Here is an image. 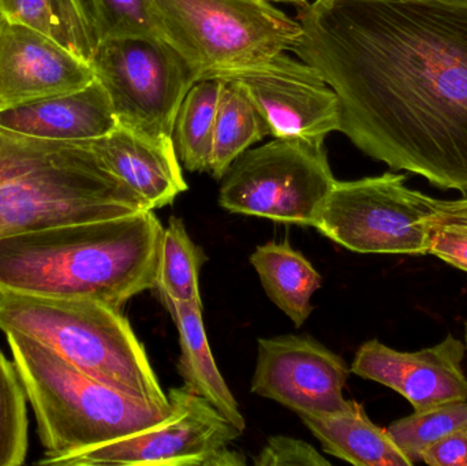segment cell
I'll return each mask as SVG.
<instances>
[{
  "label": "cell",
  "instance_id": "6da1fadb",
  "mask_svg": "<svg viewBox=\"0 0 467 466\" xmlns=\"http://www.w3.org/2000/svg\"><path fill=\"white\" fill-rule=\"evenodd\" d=\"M291 52L337 92L340 131L395 171L467 196V2L315 0Z\"/></svg>",
  "mask_w": 467,
  "mask_h": 466
},
{
  "label": "cell",
  "instance_id": "7a4b0ae2",
  "mask_svg": "<svg viewBox=\"0 0 467 466\" xmlns=\"http://www.w3.org/2000/svg\"><path fill=\"white\" fill-rule=\"evenodd\" d=\"M163 226L153 211L0 238V295L122 309L156 289Z\"/></svg>",
  "mask_w": 467,
  "mask_h": 466
},
{
  "label": "cell",
  "instance_id": "3957f363",
  "mask_svg": "<svg viewBox=\"0 0 467 466\" xmlns=\"http://www.w3.org/2000/svg\"><path fill=\"white\" fill-rule=\"evenodd\" d=\"M152 211L90 142L37 139L0 126V238Z\"/></svg>",
  "mask_w": 467,
  "mask_h": 466
},
{
  "label": "cell",
  "instance_id": "277c9868",
  "mask_svg": "<svg viewBox=\"0 0 467 466\" xmlns=\"http://www.w3.org/2000/svg\"><path fill=\"white\" fill-rule=\"evenodd\" d=\"M8 347L35 409L44 459L55 461L158 426L172 413L115 390L66 363L40 342L8 331Z\"/></svg>",
  "mask_w": 467,
  "mask_h": 466
},
{
  "label": "cell",
  "instance_id": "5b68a950",
  "mask_svg": "<svg viewBox=\"0 0 467 466\" xmlns=\"http://www.w3.org/2000/svg\"><path fill=\"white\" fill-rule=\"evenodd\" d=\"M0 330L40 342L88 377L153 407L169 397L120 309L90 300L0 295Z\"/></svg>",
  "mask_w": 467,
  "mask_h": 466
},
{
  "label": "cell",
  "instance_id": "8992f818",
  "mask_svg": "<svg viewBox=\"0 0 467 466\" xmlns=\"http://www.w3.org/2000/svg\"><path fill=\"white\" fill-rule=\"evenodd\" d=\"M152 5L164 40L199 81L291 51L301 37L299 22L268 0H152Z\"/></svg>",
  "mask_w": 467,
  "mask_h": 466
},
{
  "label": "cell",
  "instance_id": "52a82bcc",
  "mask_svg": "<svg viewBox=\"0 0 467 466\" xmlns=\"http://www.w3.org/2000/svg\"><path fill=\"white\" fill-rule=\"evenodd\" d=\"M405 181L394 172L337 181L312 227L357 254H430L433 233L460 200L433 199Z\"/></svg>",
  "mask_w": 467,
  "mask_h": 466
},
{
  "label": "cell",
  "instance_id": "ba28073f",
  "mask_svg": "<svg viewBox=\"0 0 467 466\" xmlns=\"http://www.w3.org/2000/svg\"><path fill=\"white\" fill-rule=\"evenodd\" d=\"M221 181L219 204L229 212L310 227L337 182L324 141L299 139L244 150Z\"/></svg>",
  "mask_w": 467,
  "mask_h": 466
},
{
  "label": "cell",
  "instance_id": "9c48e42d",
  "mask_svg": "<svg viewBox=\"0 0 467 466\" xmlns=\"http://www.w3.org/2000/svg\"><path fill=\"white\" fill-rule=\"evenodd\" d=\"M111 100L118 125L150 139H174L193 68L163 38L101 40L90 62Z\"/></svg>",
  "mask_w": 467,
  "mask_h": 466
},
{
  "label": "cell",
  "instance_id": "30bf717a",
  "mask_svg": "<svg viewBox=\"0 0 467 466\" xmlns=\"http://www.w3.org/2000/svg\"><path fill=\"white\" fill-rule=\"evenodd\" d=\"M172 413L158 426L63 457L62 466H242L230 448L244 432L185 388L169 393Z\"/></svg>",
  "mask_w": 467,
  "mask_h": 466
},
{
  "label": "cell",
  "instance_id": "8fae6325",
  "mask_svg": "<svg viewBox=\"0 0 467 466\" xmlns=\"http://www.w3.org/2000/svg\"><path fill=\"white\" fill-rule=\"evenodd\" d=\"M213 78L241 81L275 139L324 141L340 131V103L324 77L304 60L283 54Z\"/></svg>",
  "mask_w": 467,
  "mask_h": 466
},
{
  "label": "cell",
  "instance_id": "7c38bea8",
  "mask_svg": "<svg viewBox=\"0 0 467 466\" xmlns=\"http://www.w3.org/2000/svg\"><path fill=\"white\" fill-rule=\"evenodd\" d=\"M346 361L312 337L258 339L252 393L296 415H335L350 407L343 396Z\"/></svg>",
  "mask_w": 467,
  "mask_h": 466
},
{
  "label": "cell",
  "instance_id": "4fadbf2b",
  "mask_svg": "<svg viewBox=\"0 0 467 466\" xmlns=\"http://www.w3.org/2000/svg\"><path fill=\"white\" fill-rule=\"evenodd\" d=\"M465 353L466 345L452 336L414 353L398 352L372 339L359 347L350 371L397 391L410 402L414 412H420L447 402L467 401Z\"/></svg>",
  "mask_w": 467,
  "mask_h": 466
},
{
  "label": "cell",
  "instance_id": "5bb4252c",
  "mask_svg": "<svg viewBox=\"0 0 467 466\" xmlns=\"http://www.w3.org/2000/svg\"><path fill=\"white\" fill-rule=\"evenodd\" d=\"M95 78L89 63L40 32L3 18L0 109L74 92Z\"/></svg>",
  "mask_w": 467,
  "mask_h": 466
},
{
  "label": "cell",
  "instance_id": "9a60e30c",
  "mask_svg": "<svg viewBox=\"0 0 467 466\" xmlns=\"http://www.w3.org/2000/svg\"><path fill=\"white\" fill-rule=\"evenodd\" d=\"M0 126L52 141L92 142L118 122L106 88L95 78L74 92L0 109Z\"/></svg>",
  "mask_w": 467,
  "mask_h": 466
},
{
  "label": "cell",
  "instance_id": "2e32d148",
  "mask_svg": "<svg viewBox=\"0 0 467 466\" xmlns=\"http://www.w3.org/2000/svg\"><path fill=\"white\" fill-rule=\"evenodd\" d=\"M90 144L109 169L136 192L150 210L171 205L188 191L174 139H150L118 125Z\"/></svg>",
  "mask_w": 467,
  "mask_h": 466
},
{
  "label": "cell",
  "instance_id": "e0dca14e",
  "mask_svg": "<svg viewBox=\"0 0 467 466\" xmlns=\"http://www.w3.org/2000/svg\"><path fill=\"white\" fill-rule=\"evenodd\" d=\"M161 301L174 319L180 336L178 372L182 377L183 388L210 402L233 426L244 432L246 421L208 344L202 301L182 303L167 297H161Z\"/></svg>",
  "mask_w": 467,
  "mask_h": 466
},
{
  "label": "cell",
  "instance_id": "ac0fdd59",
  "mask_svg": "<svg viewBox=\"0 0 467 466\" xmlns=\"http://www.w3.org/2000/svg\"><path fill=\"white\" fill-rule=\"evenodd\" d=\"M324 451L356 466H413L387 429L376 426L358 402L335 415H298Z\"/></svg>",
  "mask_w": 467,
  "mask_h": 466
},
{
  "label": "cell",
  "instance_id": "d6986e66",
  "mask_svg": "<svg viewBox=\"0 0 467 466\" xmlns=\"http://www.w3.org/2000/svg\"><path fill=\"white\" fill-rule=\"evenodd\" d=\"M250 263L260 276L269 300L296 327H301L312 315V297L323 284L312 263L287 241H269L258 245L250 256Z\"/></svg>",
  "mask_w": 467,
  "mask_h": 466
},
{
  "label": "cell",
  "instance_id": "ffe728a7",
  "mask_svg": "<svg viewBox=\"0 0 467 466\" xmlns=\"http://www.w3.org/2000/svg\"><path fill=\"white\" fill-rule=\"evenodd\" d=\"M3 18L54 40L85 62H92L99 38L84 0H0Z\"/></svg>",
  "mask_w": 467,
  "mask_h": 466
},
{
  "label": "cell",
  "instance_id": "44dd1931",
  "mask_svg": "<svg viewBox=\"0 0 467 466\" xmlns=\"http://www.w3.org/2000/svg\"><path fill=\"white\" fill-rule=\"evenodd\" d=\"M221 82L213 155L208 170L218 181L244 150L269 136L268 123L246 87L234 78H222Z\"/></svg>",
  "mask_w": 467,
  "mask_h": 466
},
{
  "label": "cell",
  "instance_id": "7402d4cb",
  "mask_svg": "<svg viewBox=\"0 0 467 466\" xmlns=\"http://www.w3.org/2000/svg\"><path fill=\"white\" fill-rule=\"evenodd\" d=\"M221 85L218 78L202 79L192 87L181 104L174 142L178 158L188 171L210 170Z\"/></svg>",
  "mask_w": 467,
  "mask_h": 466
},
{
  "label": "cell",
  "instance_id": "603a6c76",
  "mask_svg": "<svg viewBox=\"0 0 467 466\" xmlns=\"http://www.w3.org/2000/svg\"><path fill=\"white\" fill-rule=\"evenodd\" d=\"M207 259L204 249L192 240L182 219L172 216L161 238L155 290L170 300H202L199 276Z\"/></svg>",
  "mask_w": 467,
  "mask_h": 466
},
{
  "label": "cell",
  "instance_id": "cb8c5ba5",
  "mask_svg": "<svg viewBox=\"0 0 467 466\" xmlns=\"http://www.w3.org/2000/svg\"><path fill=\"white\" fill-rule=\"evenodd\" d=\"M466 426L467 401H455L414 412L394 421L387 431L398 448L417 464L421 462V453L428 446Z\"/></svg>",
  "mask_w": 467,
  "mask_h": 466
},
{
  "label": "cell",
  "instance_id": "d4e9b609",
  "mask_svg": "<svg viewBox=\"0 0 467 466\" xmlns=\"http://www.w3.org/2000/svg\"><path fill=\"white\" fill-rule=\"evenodd\" d=\"M26 454V394L16 366L0 352V466L22 465Z\"/></svg>",
  "mask_w": 467,
  "mask_h": 466
},
{
  "label": "cell",
  "instance_id": "484cf974",
  "mask_svg": "<svg viewBox=\"0 0 467 466\" xmlns=\"http://www.w3.org/2000/svg\"><path fill=\"white\" fill-rule=\"evenodd\" d=\"M89 10L100 41L163 38L152 0H89Z\"/></svg>",
  "mask_w": 467,
  "mask_h": 466
},
{
  "label": "cell",
  "instance_id": "4316f807",
  "mask_svg": "<svg viewBox=\"0 0 467 466\" xmlns=\"http://www.w3.org/2000/svg\"><path fill=\"white\" fill-rule=\"evenodd\" d=\"M430 254L467 273V199L460 200L454 215L439 224Z\"/></svg>",
  "mask_w": 467,
  "mask_h": 466
},
{
  "label": "cell",
  "instance_id": "83f0119b",
  "mask_svg": "<svg viewBox=\"0 0 467 466\" xmlns=\"http://www.w3.org/2000/svg\"><path fill=\"white\" fill-rule=\"evenodd\" d=\"M257 466H323L331 465L309 443L285 435H275L253 460Z\"/></svg>",
  "mask_w": 467,
  "mask_h": 466
},
{
  "label": "cell",
  "instance_id": "f1b7e54d",
  "mask_svg": "<svg viewBox=\"0 0 467 466\" xmlns=\"http://www.w3.org/2000/svg\"><path fill=\"white\" fill-rule=\"evenodd\" d=\"M430 466H467V426L436 440L421 453Z\"/></svg>",
  "mask_w": 467,
  "mask_h": 466
},
{
  "label": "cell",
  "instance_id": "f546056e",
  "mask_svg": "<svg viewBox=\"0 0 467 466\" xmlns=\"http://www.w3.org/2000/svg\"><path fill=\"white\" fill-rule=\"evenodd\" d=\"M276 2L301 3V5H305V3H306V0H276Z\"/></svg>",
  "mask_w": 467,
  "mask_h": 466
},
{
  "label": "cell",
  "instance_id": "4dcf8cb0",
  "mask_svg": "<svg viewBox=\"0 0 467 466\" xmlns=\"http://www.w3.org/2000/svg\"><path fill=\"white\" fill-rule=\"evenodd\" d=\"M465 345H466V349H467V322H466V326H465Z\"/></svg>",
  "mask_w": 467,
  "mask_h": 466
},
{
  "label": "cell",
  "instance_id": "1f68e13d",
  "mask_svg": "<svg viewBox=\"0 0 467 466\" xmlns=\"http://www.w3.org/2000/svg\"><path fill=\"white\" fill-rule=\"evenodd\" d=\"M444 2H467V0H444Z\"/></svg>",
  "mask_w": 467,
  "mask_h": 466
},
{
  "label": "cell",
  "instance_id": "d6a6232c",
  "mask_svg": "<svg viewBox=\"0 0 467 466\" xmlns=\"http://www.w3.org/2000/svg\"><path fill=\"white\" fill-rule=\"evenodd\" d=\"M2 21H3V16H2V13H0V24H2Z\"/></svg>",
  "mask_w": 467,
  "mask_h": 466
}]
</instances>
